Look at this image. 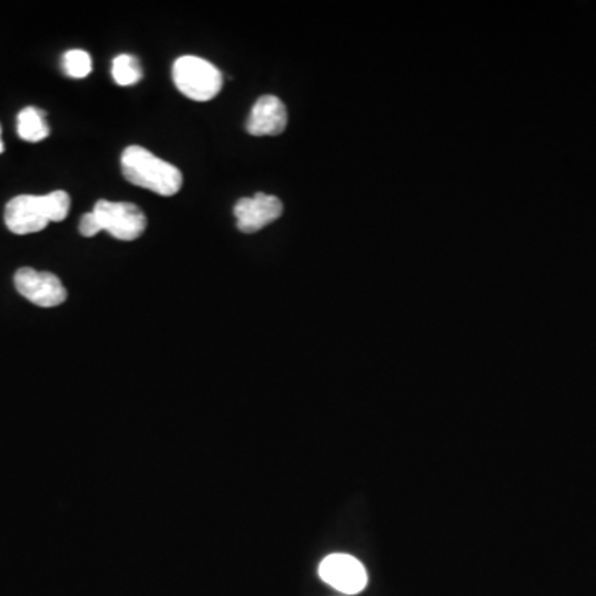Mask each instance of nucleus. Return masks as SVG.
<instances>
[{"label":"nucleus","mask_w":596,"mask_h":596,"mask_svg":"<svg viewBox=\"0 0 596 596\" xmlns=\"http://www.w3.org/2000/svg\"><path fill=\"white\" fill-rule=\"evenodd\" d=\"M101 231H103V229H101L100 221H98V217L95 216V212H88V214H85V216L82 217V221H80V234H82V236H97L98 232Z\"/></svg>","instance_id":"obj_12"},{"label":"nucleus","mask_w":596,"mask_h":596,"mask_svg":"<svg viewBox=\"0 0 596 596\" xmlns=\"http://www.w3.org/2000/svg\"><path fill=\"white\" fill-rule=\"evenodd\" d=\"M4 153V141H2V128H0V154Z\"/></svg>","instance_id":"obj_13"},{"label":"nucleus","mask_w":596,"mask_h":596,"mask_svg":"<svg viewBox=\"0 0 596 596\" xmlns=\"http://www.w3.org/2000/svg\"><path fill=\"white\" fill-rule=\"evenodd\" d=\"M70 204L65 191H53L47 196H17L5 207V226L17 236L44 231L50 222L67 219Z\"/></svg>","instance_id":"obj_1"},{"label":"nucleus","mask_w":596,"mask_h":596,"mask_svg":"<svg viewBox=\"0 0 596 596\" xmlns=\"http://www.w3.org/2000/svg\"><path fill=\"white\" fill-rule=\"evenodd\" d=\"M287 126V108L282 100L265 95L255 101L247 120V131L252 136H275L284 133Z\"/></svg>","instance_id":"obj_8"},{"label":"nucleus","mask_w":596,"mask_h":596,"mask_svg":"<svg viewBox=\"0 0 596 596\" xmlns=\"http://www.w3.org/2000/svg\"><path fill=\"white\" fill-rule=\"evenodd\" d=\"M173 80L179 92L194 101H209L222 90V73L204 58L186 55L174 62Z\"/></svg>","instance_id":"obj_3"},{"label":"nucleus","mask_w":596,"mask_h":596,"mask_svg":"<svg viewBox=\"0 0 596 596\" xmlns=\"http://www.w3.org/2000/svg\"><path fill=\"white\" fill-rule=\"evenodd\" d=\"M93 62L90 53L85 50H68L63 55V70L68 77L85 78L92 72Z\"/></svg>","instance_id":"obj_11"},{"label":"nucleus","mask_w":596,"mask_h":596,"mask_svg":"<svg viewBox=\"0 0 596 596\" xmlns=\"http://www.w3.org/2000/svg\"><path fill=\"white\" fill-rule=\"evenodd\" d=\"M14 282L17 292L39 307H58L67 300V290L57 275L50 272H39L24 267L17 270Z\"/></svg>","instance_id":"obj_5"},{"label":"nucleus","mask_w":596,"mask_h":596,"mask_svg":"<svg viewBox=\"0 0 596 596\" xmlns=\"http://www.w3.org/2000/svg\"><path fill=\"white\" fill-rule=\"evenodd\" d=\"M17 133L22 140L29 141V143L44 141L50 135L44 111L34 108V106L20 111L19 118H17Z\"/></svg>","instance_id":"obj_9"},{"label":"nucleus","mask_w":596,"mask_h":596,"mask_svg":"<svg viewBox=\"0 0 596 596\" xmlns=\"http://www.w3.org/2000/svg\"><path fill=\"white\" fill-rule=\"evenodd\" d=\"M101 229L118 241H135L146 231L145 212L131 202H111L101 199L93 207Z\"/></svg>","instance_id":"obj_4"},{"label":"nucleus","mask_w":596,"mask_h":596,"mask_svg":"<svg viewBox=\"0 0 596 596\" xmlns=\"http://www.w3.org/2000/svg\"><path fill=\"white\" fill-rule=\"evenodd\" d=\"M121 171L126 181L166 198L179 193L183 186V174L174 164L141 146H130L123 151Z\"/></svg>","instance_id":"obj_2"},{"label":"nucleus","mask_w":596,"mask_h":596,"mask_svg":"<svg viewBox=\"0 0 596 596\" xmlns=\"http://www.w3.org/2000/svg\"><path fill=\"white\" fill-rule=\"evenodd\" d=\"M111 73H113V80L120 87H131V85L141 82V78H143L140 62L133 55H118L113 60Z\"/></svg>","instance_id":"obj_10"},{"label":"nucleus","mask_w":596,"mask_h":596,"mask_svg":"<svg viewBox=\"0 0 596 596\" xmlns=\"http://www.w3.org/2000/svg\"><path fill=\"white\" fill-rule=\"evenodd\" d=\"M323 582L345 595L363 592L368 583V575L360 560L347 553L328 555L318 568Z\"/></svg>","instance_id":"obj_6"},{"label":"nucleus","mask_w":596,"mask_h":596,"mask_svg":"<svg viewBox=\"0 0 596 596\" xmlns=\"http://www.w3.org/2000/svg\"><path fill=\"white\" fill-rule=\"evenodd\" d=\"M282 212H284L282 201L264 193H257L254 198L241 199L234 207L237 227L244 234H254L264 229L265 226L277 221L282 216Z\"/></svg>","instance_id":"obj_7"}]
</instances>
